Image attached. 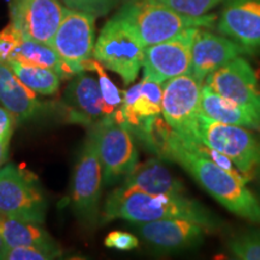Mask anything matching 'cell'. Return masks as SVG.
I'll return each mask as SVG.
<instances>
[{
  "instance_id": "cell-29",
  "label": "cell",
  "mask_w": 260,
  "mask_h": 260,
  "mask_svg": "<svg viewBox=\"0 0 260 260\" xmlns=\"http://www.w3.org/2000/svg\"><path fill=\"white\" fill-rule=\"evenodd\" d=\"M68 8L88 12L94 16H105L115 9L121 0H61Z\"/></svg>"
},
{
  "instance_id": "cell-17",
  "label": "cell",
  "mask_w": 260,
  "mask_h": 260,
  "mask_svg": "<svg viewBox=\"0 0 260 260\" xmlns=\"http://www.w3.org/2000/svg\"><path fill=\"white\" fill-rule=\"evenodd\" d=\"M217 24L220 34L249 51L260 48V0H224Z\"/></svg>"
},
{
  "instance_id": "cell-9",
  "label": "cell",
  "mask_w": 260,
  "mask_h": 260,
  "mask_svg": "<svg viewBox=\"0 0 260 260\" xmlns=\"http://www.w3.org/2000/svg\"><path fill=\"white\" fill-rule=\"evenodd\" d=\"M95 17L88 12L65 8L59 28L52 39L51 46L75 74L86 71V63L93 57Z\"/></svg>"
},
{
  "instance_id": "cell-21",
  "label": "cell",
  "mask_w": 260,
  "mask_h": 260,
  "mask_svg": "<svg viewBox=\"0 0 260 260\" xmlns=\"http://www.w3.org/2000/svg\"><path fill=\"white\" fill-rule=\"evenodd\" d=\"M201 112L213 121L260 130V116L226 99L204 84L201 89Z\"/></svg>"
},
{
  "instance_id": "cell-26",
  "label": "cell",
  "mask_w": 260,
  "mask_h": 260,
  "mask_svg": "<svg viewBox=\"0 0 260 260\" xmlns=\"http://www.w3.org/2000/svg\"><path fill=\"white\" fill-rule=\"evenodd\" d=\"M228 249L234 259L260 260V230H249L232 237Z\"/></svg>"
},
{
  "instance_id": "cell-33",
  "label": "cell",
  "mask_w": 260,
  "mask_h": 260,
  "mask_svg": "<svg viewBox=\"0 0 260 260\" xmlns=\"http://www.w3.org/2000/svg\"><path fill=\"white\" fill-rule=\"evenodd\" d=\"M9 145H10V140H6V141H0V169H2L3 165L5 164V161L8 160Z\"/></svg>"
},
{
  "instance_id": "cell-8",
  "label": "cell",
  "mask_w": 260,
  "mask_h": 260,
  "mask_svg": "<svg viewBox=\"0 0 260 260\" xmlns=\"http://www.w3.org/2000/svg\"><path fill=\"white\" fill-rule=\"evenodd\" d=\"M203 83L191 74L172 77L164 82L161 113L178 135L188 141L198 140V119L201 115Z\"/></svg>"
},
{
  "instance_id": "cell-27",
  "label": "cell",
  "mask_w": 260,
  "mask_h": 260,
  "mask_svg": "<svg viewBox=\"0 0 260 260\" xmlns=\"http://www.w3.org/2000/svg\"><path fill=\"white\" fill-rule=\"evenodd\" d=\"M59 247H6L2 260H51L59 258Z\"/></svg>"
},
{
  "instance_id": "cell-28",
  "label": "cell",
  "mask_w": 260,
  "mask_h": 260,
  "mask_svg": "<svg viewBox=\"0 0 260 260\" xmlns=\"http://www.w3.org/2000/svg\"><path fill=\"white\" fill-rule=\"evenodd\" d=\"M180 14L199 17L207 15L214 6L224 0H158Z\"/></svg>"
},
{
  "instance_id": "cell-16",
  "label": "cell",
  "mask_w": 260,
  "mask_h": 260,
  "mask_svg": "<svg viewBox=\"0 0 260 260\" xmlns=\"http://www.w3.org/2000/svg\"><path fill=\"white\" fill-rule=\"evenodd\" d=\"M248 52V48L236 41L198 28L191 45L190 74L203 83L219 67Z\"/></svg>"
},
{
  "instance_id": "cell-20",
  "label": "cell",
  "mask_w": 260,
  "mask_h": 260,
  "mask_svg": "<svg viewBox=\"0 0 260 260\" xmlns=\"http://www.w3.org/2000/svg\"><path fill=\"white\" fill-rule=\"evenodd\" d=\"M122 187L155 195H183L184 186L158 159L138 164Z\"/></svg>"
},
{
  "instance_id": "cell-11",
  "label": "cell",
  "mask_w": 260,
  "mask_h": 260,
  "mask_svg": "<svg viewBox=\"0 0 260 260\" xmlns=\"http://www.w3.org/2000/svg\"><path fill=\"white\" fill-rule=\"evenodd\" d=\"M198 28H188L170 40L145 47L144 76L164 83L172 77L190 74L191 45Z\"/></svg>"
},
{
  "instance_id": "cell-3",
  "label": "cell",
  "mask_w": 260,
  "mask_h": 260,
  "mask_svg": "<svg viewBox=\"0 0 260 260\" xmlns=\"http://www.w3.org/2000/svg\"><path fill=\"white\" fill-rule=\"evenodd\" d=\"M117 15L132 27L145 47L170 40L188 28L212 27L216 22L214 16H187L158 0H124Z\"/></svg>"
},
{
  "instance_id": "cell-14",
  "label": "cell",
  "mask_w": 260,
  "mask_h": 260,
  "mask_svg": "<svg viewBox=\"0 0 260 260\" xmlns=\"http://www.w3.org/2000/svg\"><path fill=\"white\" fill-rule=\"evenodd\" d=\"M61 112L67 122L89 128L102 122L107 116L99 81L86 71L75 75L61 98Z\"/></svg>"
},
{
  "instance_id": "cell-34",
  "label": "cell",
  "mask_w": 260,
  "mask_h": 260,
  "mask_svg": "<svg viewBox=\"0 0 260 260\" xmlns=\"http://www.w3.org/2000/svg\"><path fill=\"white\" fill-rule=\"evenodd\" d=\"M5 249H6V246L4 243V240H3L2 235H0V260H2V258H3V254H4Z\"/></svg>"
},
{
  "instance_id": "cell-31",
  "label": "cell",
  "mask_w": 260,
  "mask_h": 260,
  "mask_svg": "<svg viewBox=\"0 0 260 260\" xmlns=\"http://www.w3.org/2000/svg\"><path fill=\"white\" fill-rule=\"evenodd\" d=\"M105 246L118 251H130L139 246L138 237L125 232H112L106 236Z\"/></svg>"
},
{
  "instance_id": "cell-19",
  "label": "cell",
  "mask_w": 260,
  "mask_h": 260,
  "mask_svg": "<svg viewBox=\"0 0 260 260\" xmlns=\"http://www.w3.org/2000/svg\"><path fill=\"white\" fill-rule=\"evenodd\" d=\"M0 104L15 117L16 122L29 121L42 110L35 92L16 76L8 63L3 61H0Z\"/></svg>"
},
{
  "instance_id": "cell-24",
  "label": "cell",
  "mask_w": 260,
  "mask_h": 260,
  "mask_svg": "<svg viewBox=\"0 0 260 260\" xmlns=\"http://www.w3.org/2000/svg\"><path fill=\"white\" fill-rule=\"evenodd\" d=\"M8 64L16 76L32 92L42 95H52L59 89L61 77L53 70L22 64L16 60H9Z\"/></svg>"
},
{
  "instance_id": "cell-2",
  "label": "cell",
  "mask_w": 260,
  "mask_h": 260,
  "mask_svg": "<svg viewBox=\"0 0 260 260\" xmlns=\"http://www.w3.org/2000/svg\"><path fill=\"white\" fill-rule=\"evenodd\" d=\"M186 218L206 226L211 233L222 222L197 200L183 195H155L121 187L112 191L104 207L103 220L125 219L139 224L159 219Z\"/></svg>"
},
{
  "instance_id": "cell-5",
  "label": "cell",
  "mask_w": 260,
  "mask_h": 260,
  "mask_svg": "<svg viewBox=\"0 0 260 260\" xmlns=\"http://www.w3.org/2000/svg\"><path fill=\"white\" fill-rule=\"evenodd\" d=\"M198 140L229 158L242 176L252 177L260 171V138L248 128L213 121L201 113Z\"/></svg>"
},
{
  "instance_id": "cell-18",
  "label": "cell",
  "mask_w": 260,
  "mask_h": 260,
  "mask_svg": "<svg viewBox=\"0 0 260 260\" xmlns=\"http://www.w3.org/2000/svg\"><path fill=\"white\" fill-rule=\"evenodd\" d=\"M161 96V83L144 76L141 82L123 94L122 105L117 113L130 132H134L147 119L160 115Z\"/></svg>"
},
{
  "instance_id": "cell-32",
  "label": "cell",
  "mask_w": 260,
  "mask_h": 260,
  "mask_svg": "<svg viewBox=\"0 0 260 260\" xmlns=\"http://www.w3.org/2000/svg\"><path fill=\"white\" fill-rule=\"evenodd\" d=\"M15 122V117L8 110L0 106V141H6V140L11 139Z\"/></svg>"
},
{
  "instance_id": "cell-22",
  "label": "cell",
  "mask_w": 260,
  "mask_h": 260,
  "mask_svg": "<svg viewBox=\"0 0 260 260\" xmlns=\"http://www.w3.org/2000/svg\"><path fill=\"white\" fill-rule=\"evenodd\" d=\"M9 60H16L22 64L51 69L59 75L61 80L69 79L76 75L58 56L51 45L28 40V39H22L18 46L12 52Z\"/></svg>"
},
{
  "instance_id": "cell-15",
  "label": "cell",
  "mask_w": 260,
  "mask_h": 260,
  "mask_svg": "<svg viewBox=\"0 0 260 260\" xmlns=\"http://www.w3.org/2000/svg\"><path fill=\"white\" fill-rule=\"evenodd\" d=\"M136 230L149 245L165 252L183 251L199 246L204 241L205 235L211 233L203 224L186 218L139 223Z\"/></svg>"
},
{
  "instance_id": "cell-1",
  "label": "cell",
  "mask_w": 260,
  "mask_h": 260,
  "mask_svg": "<svg viewBox=\"0 0 260 260\" xmlns=\"http://www.w3.org/2000/svg\"><path fill=\"white\" fill-rule=\"evenodd\" d=\"M200 142L188 141L172 129L162 159L180 164L214 200L230 212L260 224V201L246 187V178L224 170L200 149Z\"/></svg>"
},
{
  "instance_id": "cell-6",
  "label": "cell",
  "mask_w": 260,
  "mask_h": 260,
  "mask_svg": "<svg viewBox=\"0 0 260 260\" xmlns=\"http://www.w3.org/2000/svg\"><path fill=\"white\" fill-rule=\"evenodd\" d=\"M105 184L125 178L139 164V153L128 125L117 111L90 128Z\"/></svg>"
},
{
  "instance_id": "cell-23",
  "label": "cell",
  "mask_w": 260,
  "mask_h": 260,
  "mask_svg": "<svg viewBox=\"0 0 260 260\" xmlns=\"http://www.w3.org/2000/svg\"><path fill=\"white\" fill-rule=\"evenodd\" d=\"M0 235L6 247H58L46 230L38 223L24 222L0 214Z\"/></svg>"
},
{
  "instance_id": "cell-4",
  "label": "cell",
  "mask_w": 260,
  "mask_h": 260,
  "mask_svg": "<svg viewBox=\"0 0 260 260\" xmlns=\"http://www.w3.org/2000/svg\"><path fill=\"white\" fill-rule=\"evenodd\" d=\"M145 46L132 27L118 15L104 25L94 44L93 58L113 73L125 84L134 82L142 68Z\"/></svg>"
},
{
  "instance_id": "cell-25",
  "label": "cell",
  "mask_w": 260,
  "mask_h": 260,
  "mask_svg": "<svg viewBox=\"0 0 260 260\" xmlns=\"http://www.w3.org/2000/svg\"><path fill=\"white\" fill-rule=\"evenodd\" d=\"M84 70L96 71L98 75H99V80L98 81H99L100 90H102L103 94L104 105H105V113L106 116L113 115V113L121 107L123 98L121 92H119V89L115 86V83H113L111 79L109 77V75L105 73L104 65L94 58V59H89L87 61Z\"/></svg>"
},
{
  "instance_id": "cell-30",
  "label": "cell",
  "mask_w": 260,
  "mask_h": 260,
  "mask_svg": "<svg viewBox=\"0 0 260 260\" xmlns=\"http://www.w3.org/2000/svg\"><path fill=\"white\" fill-rule=\"evenodd\" d=\"M22 41V37L14 24L10 23L0 31V61L8 63L12 52Z\"/></svg>"
},
{
  "instance_id": "cell-12",
  "label": "cell",
  "mask_w": 260,
  "mask_h": 260,
  "mask_svg": "<svg viewBox=\"0 0 260 260\" xmlns=\"http://www.w3.org/2000/svg\"><path fill=\"white\" fill-rule=\"evenodd\" d=\"M205 84L226 99L260 116V88L251 64L241 56L228 61L205 79Z\"/></svg>"
},
{
  "instance_id": "cell-13",
  "label": "cell",
  "mask_w": 260,
  "mask_h": 260,
  "mask_svg": "<svg viewBox=\"0 0 260 260\" xmlns=\"http://www.w3.org/2000/svg\"><path fill=\"white\" fill-rule=\"evenodd\" d=\"M64 12L58 0H16L11 6V23L22 39L51 45Z\"/></svg>"
},
{
  "instance_id": "cell-10",
  "label": "cell",
  "mask_w": 260,
  "mask_h": 260,
  "mask_svg": "<svg viewBox=\"0 0 260 260\" xmlns=\"http://www.w3.org/2000/svg\"><path fill=\"white\" fill-rule=\"evenodd\" d=\"M103 183L102 162L89 134L75 167L70 197L75 213L86 224H93L98 218Z\"/></svg>"
},
{
  "instance_id": "cell-7",
  "label": "cell",
  "mask_w": 260,
  "mask_h": 260,
  "mask_svg": "<svg viewBox=\"0 0 260 260\" xmlns=\"http://www.w3.org/2000/svg\"><path fill=\"white\" fill-rule=\"evenodd\" d=\"M47 201L37 177L15 164L0 169V214L24 222H45Z\"/></svg>"
}]
</instances>
